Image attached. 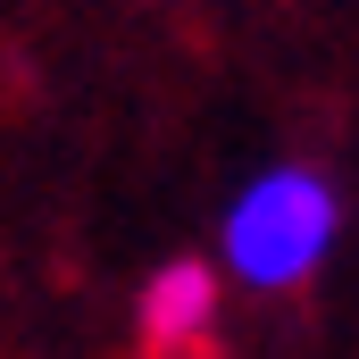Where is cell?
<instances>
[{"label": "cell", "mask_w": 359, "mask_h": 359, "mask_svg": "<svg viewBox=\"0 0 359 359\" xmlns=\"http://www.w3.org/2000/svg\"><path fill=\"white\" fill-rule=\"evenodd\" d=\"M343 234V201L318 168H259L217 217V268L243 292H301Z\"/></svg>", "instance_id": "cell-1"}, {"label": "cell", "mask_w": 359, "mask_h": 359, "mask_svg": "<svg viewBox=\"0 0 359 359\" xmlns=\"http://www.w3.org/2000/svg\"><path fill=\"white\" fill-rule=\"evenodd\" d=\"M226 284L234 276L217 268V259H168V268H151L142 292H134V343L151 359H201L217 343Z\"/></svg>", "instance_id": "cell-2"}]
</instances>
